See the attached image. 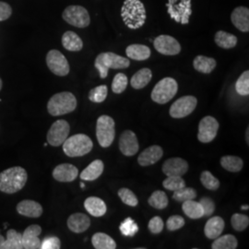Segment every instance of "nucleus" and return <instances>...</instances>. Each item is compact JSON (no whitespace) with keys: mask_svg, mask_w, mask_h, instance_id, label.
Here are the masks:
<instances>
[{"mask_svg":"<svg viewBox=\"0 0 249 249\" xmlns=\"http://www.w3.org/2000/svg\"><path fill=\"white\" fill-rule=\"evenodd\" d=\"M214 41L216 45L220 46L223 49H231L233 48L235 45H237V37L229 33L223 32V31H219L216 33Z\"/></svg>","mask_w":249,"mask_h":249,"instance_id":"obj_30","label":"nucleus"},{"mask_svg":"<svg viewBox=\"0 0 249 249\" xmlns=\"http://www.w3.org/2000/svg\"><path fill=\"white\" fill-rule=\"evenodd\" d=\"M238 246V242L234 235L225 234L215 238L212 246L213 249H235Z\"/></svg>","mask_w":249,"mask_h":249,"instance_id":"obj_35","label":"nucleus"},{"mask_svg":"<svg viewBox=\"0 0 249 249\" xmlns=\"http://www.w3.org/2000/svg\"><path fill=\"white\" fill-rule=\"evenodd\" d=\"M218 129V121L213 116H205L198 124V141L202 143L212 142L217 136Z\"/></svg>","mask_w":249,"mask_h":249,"instance_id":"obj_13","label":"nucleus"},{"mask_svg":"<svg viewBox=\"0 0 249 249\" xmlns=\"http://www.w3.org/2000/svg\"><path fill=\"white\" fill-rule=\"evenodd\" d=\"M119 149L124 156L130 157L135 155L140 149L136 134L131 130H125L119 139Z\"/></svg>","mask_w":249,"mask_h":249,"instance_id":"obj_15","label":"nucleus"},{"mask_svg":"<svg viewBox=\"0 0 249 249\" xmlns=\"http://www.w3.org/2000/svg\"><path fill=\"white\" fill-rule=\"evenodd\" d=\"M62 45L68 51L79 52L83 47V42L76 33L68 31L63 35Z\"/></svg>","mask_w":249,"mask_h":249,"instance_id":"obj_26","label":"nucleus"},{"mask_svg":"<svg viewBox=\"0 0 249 249\" xmlns=\"http://www.w3.org/2000/svg\"><path fill=\"white\" fill-rule=\"evenodd\" d=\"M119 230L124 236L132 237L139 231V226L131 218H126L124 222L120 224Z\"/></svg>","mask_w":249,"mask_h":249,"instance_id":"obj_43","label":"nucleus"},{"mask_svg":"<svg viewBox=\"0 0 249 249\" xmlns=\"http://www.w3.org/2000/svg\"><path fill=\"white\" fill-rule=\"evenodd\" d=\"M121 17L127 28L131 30L142 28L147 18L142 2L141 0H124L121 9Z\"/></svg>","mask_w":249,"mask_h":249,"instance_id":"obj_2","label":"nucleus"},{"mask_svg":"<svg viewBox=\"0 0 249 249\" xmlns=\"http://www.w3.org/2000/svg\"><path fill=\"white\" fill-rule=\"evenodd\" d=\"M62 18L66 22L77 28H86L90 23L88 10L81 6H69L63 11Z\"/></svg>","mask_w":249,"mask_h":249,"instance_id":"obj_9","label":"nucleus"},{"mask_svg":"<svg viewBox=\"0 0 249 249\" xmlns=\"http://www.w3.org/2000/svg\"><path fill=\"white\" fill-rule=\"evenodd\" d=\"M105 169L103 160H95L90 162L89 165L80 174V179L85 181H93L100 178Z\"/></svg>","mask_w":249,"mask_h":249,"instance_id":"obj_25","label":"nucleus"},{"mask_svg":"<svg viewBox=\"0 0 249 249\" xmlns=\"http://www.w3.org/2000/svg\"><path fill=\"white\" fill-rule=\"evenodd\" d=\"M91 243L96 249H116V243L115 240L104 232H96L91 238Z\"/></svg>","mask_w":249,"mask_h":249,"instance_id":"obj_31","label":"nucleus"},{"mask_svg":"<svg viewBox=\"0 0 249 249\" xmlns=\"http://www.w3.org/2000/svg\"><path fill=\"white\" fill-rule=\"evenodd\" d=\"M2 89V80L0 79V90Z\"/></svg>","mask_w":249,"mask_h":249,"instance_id":"obj_53","label":"nucleus"},{"mask_svg":"<svg viewBox=\"0 0 249 249\" xmlns=\"http://www.w3.org/2000/svg\"><path fill=\"white\" fill-rule=\"evenodd\" d=\"M42 232L41 226L37 224H33L27 227L22 233V245L25 249H41V240L39 235Z\"/></svg>","mask_w":249,"mask_h":249,"instance_id":"obj_17","label":"nucleus"},{"mask_svg":"<svg viewBox=\"0 0 249 249\" xmlns=\"http://www.w3.org/2000/svg\"><path fill=\"white\" fill-rule=\"evenodd\" d=\"M199 203L202 206L204 216H211L213 215L215 211V203L211 197L203 196L199 200Z\"/></svg>","mask_w":249,"mask_h":249,"instance_id":"obj_48","label":"nucleus"},{"mask_svg":"<svg viewBox=\"0 0 249 249\" xmlns=\"http://www.w3.org/2000/svg\"><path fill=\"white\" fill-rule=\"evenodd\" d=\"M46 64L50 71L56 76L64 77L70 73V64L65 55L58 50H51L46 55Z\"/></svg>","mask_w":249,"mask_h":249,"instance_id":"obj_10","label":"nucleus"},{"mask_svg":"<svg viewBox=\"0 0 249 249\" xmlns=\"http://www.w3.org/2000/svg\"><path fill=\"white\" fill-rule=\"evenodd\" d=\"M85 210L93 217H102L107 213L106 202L97 196H89L84 201Z\"/></svg>","mask_w":249,"mask_h":249,"instance_id":"obj_24","label":"nucleus"},{"mask_svg":"<svg viewBox=\"0 0 249 249\" xmlns=\"http://www.w3.org/2000/svg\"><path fill=\"white\" fill-rule=\"evenodd\" d=\"M63 145V151L69 157H81L88 154L93 148V143L85 134H76L68 138Z\"/></svg>","mask_w":249,"mask_h":249,"instance_id":"obj_5","label":"nucleus"},{"mask_svg":"<svg viewBox=\"0 0 249 249\" xmlns=\"http://www.w3.org/2000/svg\"><path fill=\"white\" fill-rule=\"evenodd\" d=\"M16 209L18 214L30 218H39L43 214L42 205L35 200H22L17 205Z\"/></svg>","mask_w":249,"mask_h":249,"instance_id":"obj_21","label":"nucleus"},{"mask_svg":"<svg viewBox=\"0 0 249 249\" xmlns=\"http://www.w3.org/2000/svg\"><path fill=\"white\" fill-rule=\"evenodd\" d=\"M107 94H108V89L107 85H100L98 87L90 89L89 92V101L96 104L103 103L107 99Z\"/></svg>","mask_w":249,"mask_h":249,"instance_id":"obj_39","label":"nucleus"},{"mask_svg":"<svg viewBox=\"0 0 249 249\" xmlns=\"http://www.w3.org/2000/svg\"><path fill=\"white\" fill-rule=\"evenodd\" d=\"M127 87V77L124 73L116 74L112 82V90L115 93H122Z\"/></svg>","mask_w":249,"mask_h":249,"instance_id":"obj_45","label":"nucleus"},{"mask_svg":"<svg viewBox=\"0 0 249 249\" xmlns=\"http://www.w3.org/2000/svg\"><path fill=\"white\" fill-rule=\"evenodd\" d=\"M163 226H164V223L162 219L159 217V216H155L151 219V221L149 222L148 224V228L149 230L154 233V234H158L160 233V231L163 230Z\"/></svg>","mask_w":249,"mask_h":249,"instance_id":"obj_47","label":"nucleus"},{"mask_svg":"<svg viewBox=\"0 0 249 249\" xmlns=\"http://www.w3.org/2000/svg\"><path fill=\"white\" fill-rule=\"evenodd\" d=\"M178 90L177 80L169 77L164 78L154 86L151 91V99L159 105H164L176 96Z\"/></svg>","mask_w":249,"mask_h":249,"instance_id":"obj_6","label":"nucleus"},{"mask_svg":"<svg viewBox=\"0 0 249 249\" xmlns=\"http://www.w3.org/2000/svg\"><path fill=\"white\" fill-rule=\"evenodd\" d=\"M224 226H225V224H224L223 218H221L219 216H215V217L209 219L204 228L206 237L209 239H215V238L219 237L223 232Z\"/></svg>","mask_w":249,"mask_h":249,"instance_id":"obj_23","label":"nucleus"},{"mask_svg":"<svg viewBox=\"0 0 249 249\" xmlns=\"http://www.w3.org/2000/svg\"><path fill=\"white\" fill-rule=\"evenodd\" d=\"M70 131L71 126L66 120H57L51 125L47 133V142L53 147H58L69 138Z\"/></svg>","mask_w":249,"mask_h":249,"instance_id":"obj_11","label":"nucleus"},{"mask_svg":"<svg viewBox=\"0 0 249 249\" xmlns=\"http://www.w3.org/2000/svg\"><path fill=\"white\" fill-rule=\"evenodd\" d=\"M231 223L232 228L235 231H244L249 226V216L244 215V214L234 213L231 216Z\"/></svg>","mask_w":249,"mask_h":249,"instance_id":"obj_42","label":"nucleus"},{"mask_svg":"<svg viewBox=\"0 0 249 249\" xmlns=\"http://www.w3.org/2000/svg\"><path fill=\"white\" fill-rule=\"evenodd\" d=\"M11 14L12 8L10 7V5L6 2L0 1V21L8 19L11 16Z\"/></svg>","mask_w":249,"mask_h":249,"instance_id":"obj_50","label":"nucleus"},{"mask_svg":"<svg viewBox=\"0 0 249 249\" xmlns=\"http://www.w3.org/2000/svg\"><path fill=\"white\" fill-rule=\"evenodd\" d=\"M185 225V219L181 216H171L166 222V227L169 231H177Z\"/></svg>","mask_w":249,"mask_h":249,"instance_id":"obj_46","label":"nucleus"},{"mask_svg":"<svg viewBox=\"0 0 249 249\" xmlns=\"http://www.w3.org/2000/svg\"><path fill=\"white\" fill-rule=\"evenodd\" d=\"M221 165L223 169H225L228 172L238 173V172H240L244 166V161L240 157L227 155V156L222 157Z\"/></svg>","mask_w":249,"mask_h":249,"instance_id":"obj_34","label":"nucleus"},{"mask_svg":"<svg viewBox=\"0 0 249 249\" xmlns=\"http://www.w3.org/2000/svg\"><path fill=\"white\" fill-rule=\"evenodd\" d=\"M77 107V99L70 91H63L53 95L48 104V113L53 116H59L70 114Z\"/></svg>","mask_w":249,"mask_h":249,"instance_id":"obj_3","label":"nucleus"},{"mask_svg":"<svg viewBox=\"0 0 249 249\" xmlns=\"http://www.w3.org/2000/svg\"><path fill=\"white\" fill-rule=\"evenodd\" d=\"M90 226L89 216L84 213H74L68 219V227L71 231L80 233L87 231Z\"/></svg>","mask_w":249,"mask_h":249,"instance_id":"obj_22","label":"nucleus"},{"mask_svg":"<svg viewBox=\"0 0 249 249\" xmlns=\"http://www.w3.org/2000/svg\"><path fill=\"white\" fill-rule=\"evenodd\" d=\"M61 248V242L58 237H47L41 242V249H59Z\"/></svg>","mask_w":249,"mask_h":249,"instance_id":"obj_49","label":"nucleus"},{"mask_svg":"<svg viewBox=\"0 0 249 249\" xmlns=\"http://www.w3.org/2000/svg\"><path fill=\"white\" fill-rule=\"evenodd\" d=\"M4 241H5V238H4V237H3V236L0 234V247L2 246V244L4 243Z\"/></svg>","mask_w":249,"mask_h":249,"instance_id":"obj_51","label":"nucleus"},{"mask_svg":"<svg viewBox=\"0 0 249 249\" xmlns=\"http://www.w3.org/2000/svg\"><path fill=\"white\" fill-rule=\"evenodd\" d=\"M52 175L58 182H72L78 177L79 170L71 163H62L53 169Z\"/></svg>","mask_w":249,"mask_h":249,"instance_id":"obj_18","label":"nucleus"},{"mask_svg":"<svg viewBox=\"0 0 249 249\" xmlns=\"http://www.w3.org/2000/svg\"><path fill=\"white\" fill-rule=\"evenodd\" d=\"M130 65V61L124 56L118 55L112 52H107L98 54L95 59L94 66L97 69L101 79H106L108 75V71L113 70H122L126 69Z\"/></svg>","mask_w":249,"mask_h":249,"instance_id":"obj_4","label":"nucleus"},{"mask_svg":"<svg viewBox=\"0 0 249 249\" xmlns=\"http://www.w3.org/2000/svg\"><path fill=\"white\" fill-rule=\"evenodd\" d=\"M126 55L137 61H144L150 58L151 56V49L143 45H130L125 49Z\"/></svg>","mask_w":249,"mask_h":249,"instance_id":"obj_27","label":"nucleus"},{"mask_svg":"<svg viewBox=\"0 0 249 249\" xmlns=\"http://www.w3.org/2000/svg\"><path fill=\"white\" fill-rule=\"evenodd\" d=\"M28 174L20 166L11 167L0 173V191L6 194H14L26 185Z\"/></svg>","mask_w":249,"mask_h":249,"instance_id":"obj_1","label":"nucleus"},{"mask_svg":"<svg viewBox=\"0 0 249 249\" xmlns=\"http://www.w3.org/2000/svg\"><path fill=\"white\" fill-rule=\"evenodd\" d=\"M231 20L235 28L243 33L249 32V9L246 7H237L232 10Z\"/></svg>","mask_w":249,"mask_h":249,"instance_id":"obj_20","label":"nucleus"},{"mask_svg":"<svg viewBox=\"0 0 249 249\" xmlns=\"http://www.w3.org/2000/svg\"><path fill=\"white\" fill-rule=\"evenodd\" d=\"M166 7L171 18L184 25L189 23L192 14L191 0H168Z\"/></svg>","mask_w":249,"mask_h":249,"instance_id":"obj_8","label":"nucleus"},{"mask_svg":"<svg viewBox=\"0 0 249 249\" xmlns=\"http://www.w3.org/2000/svg\"><path fill=\"white\" fill-rule=\"evenodd\" d=\"M151 78H152V72L151 70L144 68L134 74L130 80V84L134 89H143L150 83Z\"/></svg>","mask_w":249,"mask_h":249,"instance_id":"obj_28","label":"nucleus"},{"mask_svg":"<svg viewBox=\"0 0 249 249\" xmlns=\"http://www.w3.org/2000/svg\"><path fill=\"white\" fill-rule=\"evenodd\" d=\"M162 186L170 191H177L182 187H186V182L181 177H167L162 182Z\"/></svg>","mask_w":249,"mask_h":249,"instance_id":"obj_41","label":"nucleus"},{"mask_svg":"<svg viewBox=\"0 0 249 249\" xmlns=\"http://www.w3.org/2000/svg\"><path fill=\"white\" fill-rule=\"evenodd\" d=\"M22 234L10 229L7 231V238L0 247V249H22Z\"/></svg>","mask_w":249,"mask_h":249,"instance_id":"obj_32","label":"nucleus"},{"mask_svg":"<svg viewBox=\"0 0 249 249\" xmlns=\"http://www.w3.org/2000/svg\"><path fill=\"white\" fill-rule=\"evenodd\" d=\"M115 121L109 116H101L96 123V138L103 148H108L115 140Z\"/></svg>","mask_w":249,"mask_h":249,"instance_id":"obj_7","label":"nucleus"},{"mask_svg":"<svg viewBox=\"0 0 249 249\" xmlns=\"http://www.w3.org/2000/svg\"><path fill=\"white\" fill-rule=\"evenodd\" d=\"M169 203L168 197L163 191L157 190L154 191L149 198V204L151 205L152 208L157 210H163L165 209Z\"/></svg>","mask_w":249,"mask_h":249,"instance_id":"obj_36","label":"nucleus"},{"mask_svg":"<svg viewBox=\"0 0 249 249\" xmlns=\"http://www.w3.org/2000/svg\"><path fill=\"white\" fill-rule=\"evenodd\" d=\"M80 187H82V188H83V187H85V185H84V183H80Z\"/></svg>","mask_w":249,"mask_h":249,"instance_id":"obj_54","label":"nucleus"},{"mask_svg":"<svg viewBox=\"0 0 249 249\" xmlns=\"http://www.w3.org/2000/svg\"><path fill=\"white\" fill-rule=\"evenodd\" d=\"M200 181L202 185L204 186L207 189L215 191L220 187V181L217 178L214 177L213 175L209 172V171H204L202 172L200 176Z\"/></svg>","mask_w":249,"mask_h":249,"instance_id":"obj_38","label":"nucleus"},{"mask_svg":"<svg viewBox=\"0 0 249 249\" xmlns=\"http://www.w3.org/2000/svg\"><path fill=\"white\" fill-rule=\"evenodd\" d=\"M162 155H163V150L161 149V147L158 145H153L144 150L140 154L138 158V162L142 166L152 165L157 161H159L161 159Z\"/></svg>","mask_w":249,"mask_h":249,"instance_id":"obj_19","label":"nucleus"},{"mask_svg":"<svg viewBox=\"0 0 249 249\" xmlns=\"http://www.w3.org/2000/svg\"><path fill=\"white\" fill-rule=\"evenodd\" d=\"M184 213L187 215L190 219H199L204 216L202 206L199 202L194 201V199L184 201L182 206Z\"/></svg>","mask_w":249,"mask_h":249,"instance_id":"obj_33","label":"nucleus"},{"mask_svg":"<svg viewBox=\"0 0 249 249\" xmlns=\"http://www.w3.org/2000/svg\"><path fill=\"white\" fill-rule=\"evenodd\" d=\"M196 197V191L192 187H184L174 192L173 198L179 202H184L187 200L195 199Z\"/></svg>","mask_w":249,"mask_h":249,"instance_id":"obj_37","label":"nucleus"},{"mask_svg":"<svg viewBox=\"0 0 249 249\" xmlns=\"http://www.w3.org/2000/svg\"><path fill=\"white\" fill-rule=\"evenodd\" d=\"M153 45L157 52L164 55H176L181 52V45L178 40L170 36L162 35L156 37Z\"/></svg>","mask_w":249,"mask_h":249,"instance_id":"obj_14","label":"nucleus"},{"mask_svg":"<svg viewBox=\"0 0 249 249\" xmlns=\"http://www.w3.org/2000/svg\"><path fill=\"white\" fill-rule=\"evenodd\" d=\"M235 89L242 96H248L249 94V71L243 72L239 79L235 83Z\"/></svg>","mask_w":249,"mask_h":249,"instance_id":"obj_40","label":"nucleus"},{"mask_svg":"<svg viewBox=\"0 0 249 249\" xmlns=\"http://www.w3.org/2000/svg\"><path fill=\"white\" fill-rule=\"evenodd\" d=\"M216 60L212 57H207L204 55H197L193 61V67L196 71L203 73V74H210L216 68Z\"/></svg>","mask_w":249,"mask_h":249,"instance_id":"obj_29","label":"nucleus"},{"mask_svg":"<svg viewBox=\"0 0 249 249\" xmlns=\"http://www.w3.org/2000/svg\"><path fill=\"white\" fill-rule=\"evenodd\" d=\"M188 163L182 158H171L162 164V172L167 177H182L187 174Z\"/></svg>","mask_w":249,"mask_h":249,"instance_id":"obj_16","label":"nucleus"},{"mask_svg":"<svg viewBox=\"0 0 249 249\" xmlns=\"http://www.w3.org/2000/svg\"><path fill=\"white\" fill-rule=\"evenodd\" d=\"M242 210H249V206H242Z\"/></svg>","mask_w":249,"mask_h":249,"instance_id":"obj_52","label":"nucleus"},{"mask_svg":"<svg viewBox=\"0 0 249 249\" xmlns=\"http://www.w3.org/2000/svg\"><path fill=\"white\" fill-rule=\"evenodd\" d=\"M197 100L194 96H183L177 100L170 107V116L173 118H184L196 109Z\"/></svg>","mask_w":249,"mask_h":249,"instance_id":"obj_12","label":"nucleus"},{"mask_svg":"<svg viewBox=\"0 0 249 249\" xmlns=\"http://www.w3.org/2000/svg\"><path fill=\"white\" fill-rule=\"evenodd\" d=\"M118 196L120 197V199L123 201V203H124L129 207H136L138 203H139V200H138V197L136 196V195L134 194L133 192L128 189V188H121L119 189L118 191Z\"/></svg>","mask_w":249,"mask_h":249,"instance_id":"obj_44","label":"nucleus"}]
</instances>
